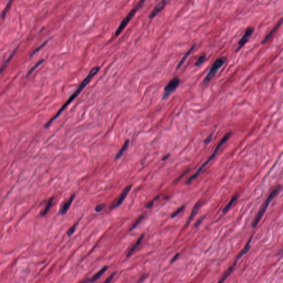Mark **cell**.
Segmentation results:
<instances>
[{"instance_id":"21","label":"cell","mask_w":283,"mask_h":283,"mask_svg":"<svg viewBox=\"0 0 283 283\" xmlns=\"http://www.w3.org/2000/svg\"><path fill=\"white\" fill-rule=\"evenodd\" d=\"M206 59V55L205 54H203L201 56H200L198 59L197 60L196 63L195 64V65L197 66V67H199L203 63V62H205V61Z\"/></svg>"},{"instance_id":"36","label":"cell","mask_w":283,"mask_h":283,"mask_svg":"<svg viewBox=\"0 0 283 283\" xmlns=\"http://www.w3.org/2000/svg\"><path fill=\"white\" fill-rule=\"evenodd\" d=\"M189 170H187V171H186L185 172H184V173L182 175H181V176H180V177H179V178H178V179H177V180H175V181L177 182V181H179V180H180V179H181V178H183V177H184V175H185V174H187V172L189 171Z\"/></svg>"},{"instance_id":"17","label":"cell","mask_w":283,"mask_h":283,"mask_svg":"<svg viewBox=\"0 0 283 283\" xmlns=\"http://www.w3.org/2000/svg\"><path fill=\"white\" fill-rule=\"evenodd\" d=\"M107 269H108V266H104L100 270V271H99L98 273H96L89 281V282H94V281H96V280H97L100 278L101 276L103 275L104 273L106 272V271L107 270Z\"/></svg>"},{"instance_id":"32","label":"cell","mask_w":283,"mask_h":283,"mask_svg":"<svg viewBox=\"0 0 283 283\" xmlns=\"http://www.w3.org/2000/svg\"><path fill=\"white\" fill-rule=\"evenodd\" d=\"M203 219H204V217H201L200 219H199V220H197V222H196V223L195 224V227H197L199 226L200 225V224H201V223L202 222V221H203Z\"/></svg>"},{"instance_id":"30","label":"cell","mask_w":283,"mask_h":283,"mask_svg":"<svg viewBox=\"0 0 283 283\" xmlns=\"http://www.w3.org/2000/svg\"><path fill=\"white\" fill-rule=\"evenodd\" d=\"M184 209V206L181 207L180 209H179L178 210L176 211L171 215V217L174 218V217L177 216L178 215H179L180 212H181V211H183V210Z\"/></svg>"},{"instance_id":"9","label":"cell","mask_w":283,"mask_h":283,"mask_svg":"<svg viewBox=\"0 0 283 283\" xmlns=\"http://www.w3.org/2000/svg\"><path fill=\"white\" fill-rule=\"evenodd\" d=\"M132 188V185H128V187H127L124 190H123L122 193H121V196H120L119 199L118 201H117L116 203L114 204L113 206H112V209H115L117 207H118L119 206H120L122 203H123V201L124 200V199L126 198V197H127V194L128 193L130 192V190Z\"/></svg>"},{"instance_id":"3","label":"cell","mask_w":283,"mask_h":283,"mask_svg":"<svg viewBox=\"0 0 283 283\" xmlns=\"http://www.w3.org/2000/svg\"><path fill=\"white\" fill-rule=\"evenodd\" d=\"M280 189H281V186L278 185L275 189L273 190V191L271 193H270L269 197L267 198V199L262 205V206L261 207L260 210L258 212V213L257 214L255 219L253 220V222L252 223V226L253 227V228L256 227L258 223L259 222L260 220H261V219L262 218L263 215L265 213L266 209L269 206L270 202L272 201L275 197H276L277 194L279 192Z\"/></svg>"},{"instance_id":"7","label":"cell","mask_w":283,"mask_h":283,"mask_svg":"<svg viewBox=\"0 0 283 283\" xmlns=\"http://www.w3.org/2000/svg\"><path fill=\"white\" fill-rule=\"evenodd\" d=\"M170 0H163L160 2V3L157 5L156 7L154 8L153 10L150 13L149 16V18L150 19H153L154 17L157 16L158 14L161 11L163 10L164 8L166 6L168 2H169Z\"/></svg>"},{"instance_id":"23","label":"cell","mask_w":283,"mask_h":283,"mask_svg":"<svg viewBox=\"0 0 283 283\" xmlns=\"http://www.w3.org/2000/svg\"><path fill=\"white\" fill-rule=\"evenodd\" d=\"M13 1H14V0H10V1H9V3L7 4V6L4 9V11L2 12V13L1 14V17H2V18H4V17L6 16V14H7V12H8V11L9 10V8H10V7L11 5V4H12V2H13Z\"/></svg>"},{"instance_id":"10","label":"cell","mask_w":283,"mask_h":283,"mask_svg":"<svg viewBox=\"0 0 283 283\" xmlns=\"http://www.w3.org/2000/svg\"><path fill=\"white\" fill-rule=\"evenodd\" d=\"M282 20H283V19L281 18V19L279 21V22L277 23L276 25H275V26L274 27L273 29L270 31L269 33L266 35V37L264 38L263 41L262 42V44L266 43V42L272 38V37L273 36V34L276 32L277 30L279 28L280 26L281 25V24L282 23Z\"/></svg>"},{"instance_id":"27","label":"cell","mask_w":283,"mask_h":283,"mask_svg":"<svg viewBox=\"0 0 283 283\" xmlns=\"http://www.w3.org/2000/svg\"><path fill=\"white\" fill-rule=\"evenodd\" d=\"M77 222L76 224H75V225H74L73 226L71 227L70 228V229L69 230L68 232V233H67V234H68V236H71V235L73 234L74 232H75V229H76V227H77Z\"/></svg>"},{"instance_id":"2","label":"cell","mask_w":283,"mask_h":283,"mask_svg":"<svg viewBox=\"0 0 283 283\" xmlns=\"http://www.w3.org/2000/svg\"><path fill=\"white\" fill-rule=\"evenodd\" d=\"M232 132H228V133H227L226 134L223 136V138H222V140H220L219 143L218 144V145H217V146L216 148V149H215L214 152H213L212 154H211V156L209 158V159L200 167V168H199L198 170H197V172L194 174H193V175L191 177H190V178L187 180V184H190L193 181V180L195 179L199 175V174H200V173L202 171V170H203V169L206 167L207 165L209 163L211 160H213V159H214V158L216 157V156L217 153H218V152H219V151L220 150V149L223 146V144L225 143H226L227 141L229 140V138H230L231 136H232Z\"/></svg>"},{"instance_id":"13","label":"cell","mask_w":283,"mask_h":283,"mask_svg":"<svg viewBox=\"0 0 283 283\" xmlns=\"http://www.w3.org/2000/svg\"><path fill=\"white\" fill-rule=\"evenodd\" d=\"M75 197V195H73L69 199V200H68L67 203L64 205L63 208L61 209V210L60 211V213L61 215H64V214L67 213V212L68 211V210H69V209L71 206V204L72 203Z\"/></svg>"},{"instance_id":"11","label":"cell","mask_w":283,"mask_h":283,"mask_svg":"<svg viewBox=\"0 0 283 283\" xmlns=\"http://www.w3.org/2000/svg\"><path fill=\"white\" fill-rule=\"evenodd\" d=\"M144 237V234H142L140 238H138V240H137L136 242L135 243V244L133 245V246L132 247L130 248V249L129 250L128 252L127 253V256H129L132 254V253L136 250L138 248V247L140 246V244L142 243V241L143 240Z\"/></svg>"},{"instance_id":"4","label":"cell","mask_w":283,"mask_h":283,"mask_svg":"<svg viewBox=\"0 0 283 283\" xmlns=\"http://www.w3.org/2000/svg\"><path fill=\"white\" fill-rule=\"evenodd\" d=\"M227 58L226 57H221L217 59L212 65L211 67L210 70L206 76L205 77L203 80V84H206L209 83L210 80H211L213 77L215 76L218 70L220 69V68L223 66V64L226 61Z\"/></svg>"},{"instance_id":"6","label":"cell","mask_w":283,"mask_h":283,"mask_svg":"<svg viewBox=\"0 0 283 283\" xmlns=\"http://www.w3.org/2000/svg\"><path fill=\"white\" fill-rule=\"evenodd\" d=\"M180 83V79L178 77H174L168 83L165 87L162 99L166 100L170 95L176 90Z\"/></svg>"},{"instance_id":"1","label":"cell","mask_w":283,"mask_h":283,"mask_svg":"<svg viewBox=\"0 0 283 283\" xmlns=\"http://www.w3.org/2000/svg\"><path fill=\"white\" fill-rule=\"evenodd\" d=\"M100 67H96L93 68V69L90 71V73L87 75V76L84 79V80L82 81V83L79 85V86L78 87V88L77 89L76 91L71 95V96L69 98V99L68 100L67 102L64 104L63 106L61 107V108H60V110H59V111L57 112V114L47 123L46 126V127L49 126L50 124L60 116V114L62 113V112L64 110L67 108V107L68 106L70 105V103H71L74 100L76 99V97H77V96L81 93V91L83 90V89L86 86V85H88V83H90V81L93 78V77L95 75H96L97 73L99 72V71L100 70Z\"/></svg>"},{"instance_id":"14","label":"cell","mask_w":283,"mask_h":283,"mask_svg":"<svg viewBox=\"0 0 283 283\" xmlns=\"http://www.w3.org/2000/svg\"><path fill=\"white\" fill-rule=\"evenodd\" d=\"M130 143V140H126V142H124V143L123 144V146L121 148V149L120 151L118 152V153L117 154L116 157H115L116 160L119 159L120 158L123 156V154L125 152V151L126 150L127 148L128 147Z\"/></svg>"},{"instance_id":"15","label":"cell","mask_w":283,"mask_h":283,"mask_svg":"<svg viewBox=\"0 0 283 283\" xmlns=\"http://www.w3.org/2000/svg\"><path fill=\"white\" fill-rule=\"evenodd\" d=\"M195 48V45H193L192 47L190 48V49L187 52L186 54L184 55L183 58L181 59V60H180V62L178 64V66L177 67V69H176L177 70H178V69L180 68V67L183 65V64L185 62V61L187 58V57L190 55V54L191 53V52L193 51V49H194Z\"/></svg>"},{"instance_id":"34","label":"cell","mask_w":283,"mask_h":283,"mask_svg":"<svg viewBox=\"0 0 283 283\" xmlns=\"http://www.w3.org/2000/svg\"><path fill=\"white\" fill-rule=\"evenodd\" d=\"M179 256V253H177V254H175V255L173 256V258L171 259L170 262H171V263H174V262L178 259Z\"/></svg>"},{"instance_id":"5","label":"cell","mask_w":283,"mask_h":283,"mask_svg":"<svg viewBox=\"0 0 283 283\" xmlns=\"http://www.w3.org/2000/svg\"><path fill=\"white\" fill-rule=\"evenodd\" d=\"M146 1V0H141L140 2L138 3V4L134 8H133V9L130 11V13L127 14L126 17L123 19V20L121 22L120 26H118V28L117 29L116 31L115 35H116V37L118 36L121 33V32L125 28V27H126L127 24H129L130 20H132V18L134 16V14L137 12V11L138 10L140 9V7L143 5Z\"/></svg>"},{"instance_id":"29","label":"cell","mask_w":283,"mask_h":283,"mask_svg":"<svg viewBox=\"0 0 283 283\" xmlns=\"http://www.w3.org/2000/svg\"><path fill=\"white\" fill-rule=\"evenodd\" d=\"M105 206H106V205H104V204L99 205L95 207V211H96L97 212H100L102 211L105 209Z\"/></svg>"},{"instance_id":"24","label":"cell","mask_w":283,"mask_h":283,"mask_svg":"<svg viewBox=\"0 0 283 283\" xmlns=\"http://www.w3.org/2000/svg\"><path fill=\"white\" fill-rule=\"evenodd\" d=\"M16 50H17V49H15V50H14V52H13V53H12V54L11 55L10 57H9V58H8V59H7V61H6V63L4 64V65H3V67H2V68H1V69H0V74H1V73H2V71H3V70H4V69H5V68H6V65H7V64H8V62H9V61H10L11 59V58H12L13 57V56H14V53L16 52Z\"/></svg>"},{"instance_id":"12","label":"cell","mask_w":283,"mask_h":283,"mask_svg":"<svg viewBox=\"0 0 283 283\" xmlns=\"http://www.w3.org/2000/svg\"><path fill=\"white\" fill-rule=\"evenodd\" d=\"M237 262V260H236L235 261V262L233 263L232 266H230V268H228V269L227 270L226 272V273L223 274V276L221 277V278L220 279V281H219V283H222L226 279L228 276H230V274L233 272V270L234 269V268H235Z\"/></svg>"},{"instance_id":"25","label":"cell","mask_w":283,"mask_h":283,"mask_svg":"<svg viewBox=\"0 0 283 283\" xmlns=\"http://www.w3.org/2000/svg\"><path fill=\"white\" fill-rule=\"evenodd\" d=\"M43 59H42V60L39 61H38V63H37L36 64V65H34V67L32 68V69H31V70H30V71L28 72V76H29V75H30V74H31V73H32V72L34 70H35V69L37 68V67H39L40 65H41L43 63Z\"/></svg>"},{"instance_id":"22","label":"cell","mask_w":283,"mask_h":283,"mask_svg":"<svg viewBox=\"0 0 283 283\" xmlns=\"http://www.w3.org/2000/svg\"><path fill=\"white\" fill-rule=\"evenodd\" d=\"M144 217H145V215H144V214L140 215V216L137 219V220L135 221V222H134V223L132 225V226L131 227V228H130V231H132V230H133L135 227H136L137 226H138V225L140 224V222L144 218Z\"/></svg>"},{"instance_id":"28","label":"cell","mask_w":283,"mask_h":283,"mask_svg":"<svg viewBox=\"0 0 283 283\" xmlns=\"http://www.w3.org/2000/svg\"><path fill=\"white\" fill-rule=\"evenodd\" d=\"M213 133H211L209 136H208V137H207L206 138L205 140L203 141V143L205 144H208L209 143H210L211 142V141L212 140V137H213Z\"/></svg>"},{"instance_id":"37","label":"cell","mask_w":283,"mask_h":283,"mask_svg":"<svg viewBox=\"0 0 283 283\" xmlns=\"http://www.w3.org/2000/svg\"><path fill=\"white\" fill-rule=\"evenodd\" d=\"M169 156H170V155H169V154H167V155H166V156H165V157H164V158H163V159H162V160H166V159H167V158H169Z\"/></svg>"},{"instance_id":"35","label":"cell","mask_w":283,"mask_h":283,"mask_svg":"<svg viewBox=\"0 0 283 283\" xmlns=\"http://www.w3.org/2000/svg\"><path fill=\"white\" fill-rule=\"evenodd\" d=\"M147 274H144L143 275V276H142V277L140 278V280H138V282H142V281H143L144 280V279H145V278L147 277Z\"/></svg>"},{"instance_id":"33","label":"cell","mask_w":283,"mask_h":283,"mask_svg":"<svg viewBox=\"0 0 283 283\" xmlns=\"http://www.w3.org/2000/svg\"><path fill=\"white\" fill-rule=\"evenodd\" d=\"M158 197H156V198H155V199H154L153 200L151 201H150L149 203H148V205H147V208H149H149H150V207H152V206H153V205L154 201H156V200H157V199H158Z\"/></svg>"},{"instance_id":"26","label":"cell","mask_w":283,"mask_h":283,"mask_svg":"<svg viewBox=\"0 0 283 283\" xmlns=\"http://www.w3.org/2000/svg\"><path fill=\"white\" fill-rule=\"evenodd\" d=\"M48 41H49L48 40H46L45 42H44L42 44H41L39 47H38L37 49H36V50H34L32 54L30 55V56H32V55H34V54L36 53H37V52L39 51V50H40L42 48H43V47H44V46H45L46 44H47V43L48 42Z\"/></svg>"},{"instance_id":"20","label":"cell","mask_w":283,"mask_h":283,"mask_svg":"<svg viewBox=\"0 0 283 283\" xmlns=\"http://www.w3.org/2000/svg\"><path fill=\"white\" fill-rule=\"evenodd\" d=\"M54 201V197H52L50 198L49 200L48 201V203H47V206L45 207V209H44L43 211L42 212V213H41V215L42 216H44L47 215V213L49 212V211L50 210V208L53 205V203Z\"/></svg>"},{"instance_id":"18","label":"cell","mask_w":283,"mask_h":283,"mask_svg":"<svg viewBox=\"0 0 283 283\" xmlns=\"http://www.w3.org/2000/svg\"><path fill=\"white\" fill-rule=\"evenodd\" d=\"M200 206H201V202L199 201V202L195 205V206H194V207H193V211H192V212H191V215H190L189 219L188 220L187 225H188L190 223V222H191V221L193 220V217L197 215L198 210L200 209Z\"/></svg>"},{"instance_id":"31","label":"cell","mask_w":283,"mask_h":283,"mask_svg":"<svg viewBox=\"0 0 283 283\" xmlns=\"http://www.w3.org/2000/svg\"><path fill=\"white\" fill-rule=\"evenodd\" d=\"M116 274V272H115V273H112V274H111V275L108 276V277L107 278V279L105 281V283H110V282H111V280L113 279V278H114Z\"/></svg>"},{"instance_id":"19","label":"cell","mask_w":283,"mask_h":283,"mask_svg":"<svg viewBox=\"0 0 283 283\" xmlns=\"http://www.w3.org/2000/svg\"><path fill=\"white\" fill-rule=\"evenodd\" d=\"M238 195L237 194L236 195L233 196V197L231 199V200H230V202L228 203L227 205L225 207V208L223 209V211H222V212L223 213H226L227 212L230 210V208L232 207V206L233 205V203H235V201H236L237 199H238Z\"/></svg>"},{"instance_id":"16","label":"cell","mask_w":283,"mask_h":283,"mask_svg":"<svg viewBox=\"0 0 283 283\" xmlns=\"http://www.w3.org/2000/svg\"><path fill=\"white\" fill-rule=\"evenodd\" d=\"M253 234L252 235V236L250 237V238L249 241H248V242L247 243L246 245V246L244 247V248H243V250L240 252L239 255L237 256V260L239 259L240 258H241L242 256H243L245 254H246L248 251L250 250V242L252 241V238H253Z\"/></svg>"},{"instance_id":"8","label":"cell","mask_w":283,"mask_h":283,"mask_svg":"<svg viewBox=\"0 0 283 283\" xmlns=\"http://www.w3.org/2000/svg\"><path fill=\"white\" fill-rule=\"evenodd\" d=\"M253 30H253V28H249L247 30L243 37L241 39L240 42H238V47L237 49V52L240 50L245 45V44L246 43L250 36H251V34L253 33Z\"/></svg>"}]
</instances>
